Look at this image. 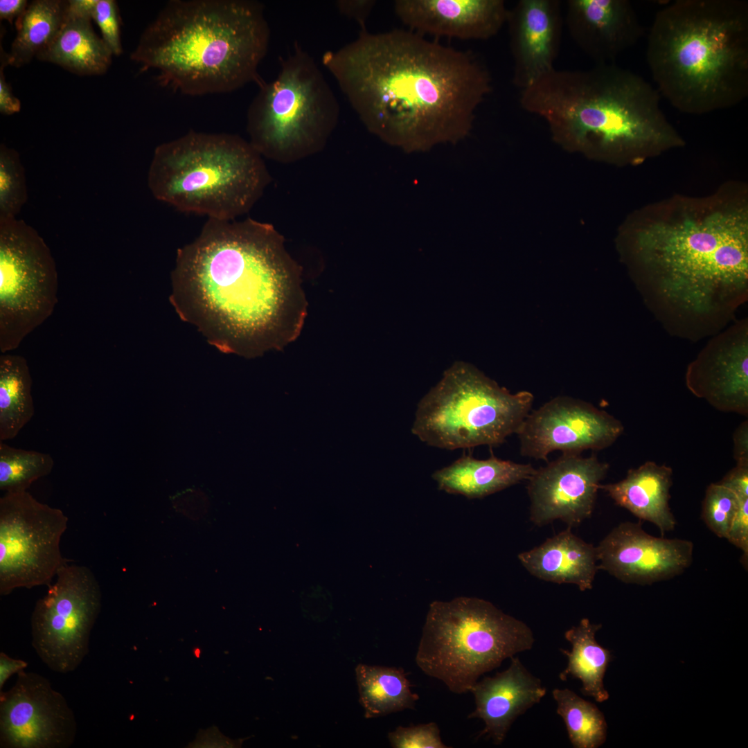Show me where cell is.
<instances>
[{
	"label": "cell",
	"instance_id": "1",
	"mask_svg": "<svg viewBox=\"0 0 748 748\" xmlns=\"http://www.w3.org/2000/svg\"><path fill=\"white\" fill-rule=\"evenodd\" d=\"M301 275L271 224L208 218L177 250L170 301L221 351L255 355L300 334L307 305Z\"/></svg>",
	"mask_w": 748,
	"mask_h": 748
},
{
	"label": "cell",
	"instance_id": "2",
	"mask_svg": "<svg viewBox=\"0 0 748 748\" xmlns=\"http://www.w3.org/2000/svg\"><path fill=\"white\" fill-rule=\"evenodd\" d=\"M322 62L366 129L406 152L465 139L492 89L488 70L472 53L410 30L362 28Z\"/></svg>",
	"mask_w": 748,
	"mask_h": 748
},
{
	"label": "cell",
	"instance_id": "3",
	"mask_svg": "<svg viewBox=\"0 0 748 748\" xmlns=\"http://www.w3.org/2000/svg\"><path fill=\"white\" fill-rule=\"evenodd\" d=\"M632 256L636 289L672 335L693 341L713 336L747 301L745 209L652 223L636 233Z\"/></svg>",
	"mask_w": 748,
	"mask_h": 748
},
{
	"label": "cell",
	"instance_id": "4",
	"mask_svg": "<svg viewBox=\"0 0 748 748\" xmlns=\"http://www.w3.org/2000/svg\"><path fill=\"white\" fill-rule=\"evenodd\" d=\"M270 29L252 0H171L141 34L130 59L158 71L164 87L188 96L260 84Z\"/></svg>",
	"mask_w": 748,
	"mask_h": 748
},
{
	"label": "cell",
	"instance_id": "5",
	"mask_svg": "<svg viewBox=\"0 0 748 748\" xmlns=\"http://www.w3.org/2000/svg\"><path fill=\"white\" fill-rule=\"evenodd\" d=\"M659 92L614 63L553 69L522 90V109L544 118L566 148L603 157H643L683 141L668 122Z\"/></svg>",
	"mask_w": 748,
	"mask_h": 748
},
{
	"label": "cell",
	"instance_id": "6",
	"mask_svg": "<svg viewBox=\"0 0 748 748\" xmlns=\"http://www.w3.org/2000/svg\"><path fill=\"white\" fill-rule=\"evenodd\" d=\"M646 60L660 92L676 109L701 114L748 95V4L677 0L655 15Z\"/></svg>",
	"mask_w": 748,
	"mask_h": 748
},
{
	"label": "cell",
	"instance_id": "7",
	"mask_svg": "<svg viewBox=\"0 0 748 748\" xmlns=\"http://www.w3.org/2000/svg\"><path fill=\"white\" fill-rule=\"evenodd\" d=\"M270 181L263 157L249 141L194 130L159 145L148 173L157 200L181 212L225 220L248 213Z\"/></svg>",
	"mask_w": 748,
	"mask_h": 748
},
{
	"label": "cell",
	"instance_id": "8",
	"mask_svg": "<svg viewBox=\"0 0 748 748\" xmlns=\"http://www.w3.org/2000/svg\"><path fill=\"white\" fill-rule=\"evenodd\" d=\"M531 628L492 603L459 596L429 606L416 663L427 675L462 694L504 660L531 650Z\"/></svg>",
	"mask_w": 748,
	"mask_h": 748
},
{
	"label": "cell",
	"instance_id": "9",
	"mask_svg": "<svg viewBox=\"0 0 748 748\" xmlns=\"http://www.w3.org/2000/svg\"><path fill=\"white\" fill-rule=\"evenodd\" d=\"M259 87L248 108L247 132L263 158L290 163L324 149L337 125L339 105L310 54L296 46L276 78Z\"/></svg>",
	"mask_w": 748,
	"mask_h": 748
},
{
	"label": "cell",
	"instance_id": "10",
	"mask_svg": "<svg viewBox=\"0 0 748 748\" xmlns=\"http://www.w3.org/2000/svg\"><path fill=\"white\" fill-rule=\"evenodd\" d=\"M533 395L511 393L476 367L456 362L417 405L411 432L441 449L498 445L518 431Z\"/></svg>",
	"mask_w": 748,
	"mask_h": 748
},
{
	"label": "cell",
	"instance_id": "11",
	"mask_svg": "<svg viewBox=\"0 0 748 748\" xmlns=\"http://www.w3.org/2000/svg\"><path fill=\"white\" fill-rule=\"evenodd\" d=\"M55 260L43 238L16 218L0 219V350L17 349L58 301Z\"/></svg>",
	"mask_w": 748,
	"mask_h": 748
},
{
	"label": "cell",
	"instance_id": "12",
	"mask_svg": "<svg viewBox=\"0 0 748 748\" xmlns=\"http://www.w3.org/2000/svg\"><path fill=\"white\" fill-rule=\"evenodd\" d=\"M101 607L100 586L91 570L62 565L30 617L32 646L48 668L66 674L79 667Z\"/></svg>",
	"mask_w": 748,
	"mask_h": 748
},
{
	"label": "cell",
	"instance_id": "13",
	"mask_svg": "<svg viewBox=\"0 0 748 748\" xmlns=\"http://www.w3.org/2000/svg\"><path fill=\"white\" fill-rule=\"evenodd\" d=\"M68 517L28 491L0 498V594L49 586L69 562L60 551Z\"/></svg>",
	"mask_w": 748,
	"mask_h": 748
},
{
	"label": "cell",
	"instance_id": "14",
	"mask_svg": "<svg viewBox=\"0 0 748 748\" xmlns=\"http://www.w3.org/2000/svg\"><path fill=\"white\" fill-rule=\"evenodd\" d=\"M77 729L73 711L43 675L23 670L0 691L1 748H68Z\"/></svg>",
	"mask_w": 748,
	"mask_h": 748
},
{
	"label": "cell",
	"instance_id": "15",
	"mask_svg": "<svg viewBox=\"0 0 748 748\" xmlns=\"http://www.w3.org/2000/svg\"><path fill=\"white\" fill-rule=\"evenodd\" d=\"M622 423L587 402L555 398L531 411L517 434L522 456L547 461L556 450L580 454L612 445L623 432Z\"/></svg>",
	"mask_w": 748,
	"mask_h": 748
},
{
	"label": "cell",
	"instance_id": "16",
	"mask_svg": "<svg viewBox=\"0 0 748 748\" xmlns=\"http://www.w3.org/2000/svg\"><path fill=\"white\" fill-rule=\"evenodd\" d=\"M609 470L607 463L592 455L562 454L530 477L528 493L530 518L543 526L555 519L577 526L594 510L601 481Z\"/></svg>",
	"mask_w": 748,
	"mask_h": 748
},
{
	"label": "cell",
	"instance_id": "17",
	"mask_svg": "<svg viewBox=\"0 0 748 748\" xmlns=\"http://www.w3.org/2000/svg\"><path fill=\"white\" fill-rule=\"evenodd\" d=\"M598 569L630 584L650 585L683 573L693 557V544L684 539L658 537L640 523L614 528L596 547Z\"/></svg>",
	"mask_w": 748,
	"mask_h": 748
},
{
	"label": "cell",
	"instance_id": "18",
	"mask_svg": "<svg viewBox=\"0 0 748 748\" xmlns=\"http://www.w3.org/2000/svg\"><path fill=\"white\" fill-rule=\"evenodd\" d=\"M688 389L718 411L748 415V321L712 336L685 374Z\"/></svg>",
	"mask_w": 748,
	"mask_h": 748
},
{
	"label": "cell",
	"instance_id": "19",
	"mask_svg": "<svg viewBox=\"0 0 748 748\" xmlns=\"http://www.w3.org/2000/svg\"><path fill=\"white\" fill-rule=\"evenodd\" d=\"M560 0H519L508 10L513 84L523 90L554 69L564 15Z\"/></svg>",
	"mask_w": 748,
	"mask_h": 748
},
{
	"label": "cell",
	"instance_id": "20",
	"mask_svg": "<svg viewBox=\"0 0 748 748\" xmlns=\"http://www.w3.org/2000/svg\"><path fill=\"white\" fill-rule=\"evenodd\" d=\"M564 24L574 43L598 64L614 63L643 28L627 0H567Z\"/></svg>",
	"mask_w": 748,
	"mask_h": 748
},
{
	"label": "cell",
	"instance_id": "21",
	"mask_svg": "<svg viewBox=\"0 0 748 748\" xmlns=\"http://www.w3.org/2000/svg\"><path fill=\"white\" fill-rule=\"evenodd\" d=\"M503 0H398L400 20L420 35L461 39H488L506 22Z\"/></svg>",
	"mask_w": 748,
	"mask_h": 748
},
{
	"label": "cell",
	"instance_id": "22",
	"mask_svg": "<svg viewBox=\"0 0 748 748\" xmlns=\"http://www.w3.org/2000/svg\"><path fill=\"white\" fill-rule=\"evenodd\" d=\"M508 668L493 677L477 681L470 688L475 709L468 718L485 723L479 736H487L501 745L517 717L539 703L546 693L541 680L532 675L516 657Z\"/></svg>",
	"mask_w": 748,
	"mask_h": 748
},
{
	"label": "cell",
	"instance_id": "23",
	"mask_svg": "<svg viewBox=\"0 0 748 748\" xmlns=\"http://www.w3.org/2000/svg\"><path fill=\"white\" fill-rule=\"evenodd\" d=\"M570 526L541 545L521 553L518 559L533 576L558 584L591 589L598 569L596 547L571 531Z\"/></svg>",
	"mask_w": 748,
	"mask_h": 748
},
{
	"label": "cell",
	"instance_id": "24",
	"mask_svg": "<svg viewBox=\"0 0 748 748\" xmlns=\"http://www.w3.org/2000/svg\"><path fill=\"white\" fill-rule=\"evenodd\" d=\"M672 485V468L648 461L628 470L620 481L600 484V489L618 506L639 519L654 524L664 535L677 524L669 505Z\"/></svg>",
	"mask_w": 748,
	"mask_h": 748
},
{
	"label": "cell",
	"instance_id": "25",
	"mask_svg": "<svg viewBox=\"0 0 748 748\" xmlns=\"http://www.w3.org/2000/svg\"><path fill=\"white\" fill-rule=\"evenodd\" d=\"M91 16L78 10L69 1L65 21L51 45L37 59L57 64L79 75L104 74L112 53L91 25Z\"/></svg>",
	"mask_w": 748,
	"mask_h": 748
},
{
	"label": "cell",
	"instance_id": "26",
	"mask_svg": "<svg viewBox=\"0 0 748 748\" xmlns=\"http://www.w3.org/2000/svg\"><path fill=\"white\" fill-rule=\"evenodd\" d=\"M535 471L531 464L502 460L494 455L487 459L463 455L449 465L434 472L431 477L439 490L476 499L528 480Z\"/></svg>",
	"mask_w": 748,
	"mask_h": 748
},
{
	"label": "cell",
	"instance_id": "27",
	"mask_svg": "<svg viewBox=\"0 0 748 748\" xmlns=\"http://www.w3.org/2000/svg\"><path fill=\"white\" fill-rule=\"evenodd\" d=\"M601 627V624L591 623L585 618L578 625L565 632L564 637L571 643V649L560 650L567 657L568 663L559 675L562 681L569 677L580 679L582 694L593 697L598 702L609 699L603 679L612 659L610 651L596 640V634Z\"/></svg>",
	"mask_w": 748,
	"mask_h": 748
},
{
	"label": "cell",
	"instance_id": "28",
	"mask_svg": "<svg viewBox=\"0 0 748 748\" xmlns=\"http://www.w3.org/2000/svg\"><path fill=\"white\" fill-rule=\"evenodd\" d=\"M355 676L366 718L415 709L419 696L412 693L403 668L359 664Z\"/></svg>",
	"mask_w": 748,
	"mask_h": 748
},
{
	"label": "cell",
	"instance_id": "29",
	"mask_svg": "<svg viewBox=\"0 0 748 748\" xmlns=\"http://www.w3.org/2000/svg\"><path fill=\"white\" fill-rule=\"evenodd\" d=\"M68 8L69 1L35 0L29 3L15 22L17 33L8 53V65L20 67L46 49L62 28Z\"/></svg>",
	"mask_w": 748,
	"mask_h": 748
},
{
	"label": "cell",
	"instance_id": "30",
	"mask_svg": "<svg viewBox=\"0 0 748 748\" xmlns=\"http://www.w3.org/2000/svg\"><path fill=\"white\" fill-rule=\"evenodd\" d=\"M32 377L21 355L0 356V441L15 438L32 419Z\"/></svg>",
	"mask_w": 748,
	"mask_h": 748
},
{
	"label": "cell",
	"instance_id": "31",
	"mask_svg": "<svg viewBox=\"0 0 748 748\" xmlns=\"http://www.w3.org/2000/svg\"><path fill=\"white\" fill-rule=\"evenodd\" d=\"M552 695L573 747L597 748L605 742L607 722L594 704L569 688H555Z\"/></svg>",
	"mask_w": 748,
	"mask_h": 748
},
{
	"label": "cell",
	"instance_id": "32",
	"mask_svg": "<svg viewBox=\"0 0 748 748\" xmlns=\"http://www.w3.org/2000/svg\"><path fill=\"white\" fill-rule=\"evenodd\" d=\"M54 460L47 453L11 447L0 441V490L27 491L33 483L48 475Z\"/></svg>",
	"mask_w": 748,
	"mask_h": 748
},
{
	"label": "cell",
	"instance_id": "33",
	"mask_svg": "<svg viewBox=\"0 0 748 748\" xmlns=\"http://www.w3.org/2000/svg\"><path fill=\"white\" fill-rule=\"evenodd\" d=\"M24 167L18 152L0 146V219L15 218L26 202Z\"/></svg>",
	"mask_w": 748,
	"mask_h": 748
},
{
	"label": "cell",
	"instance_id": "34",
	"mask_svg": "<svg viewBox=\"0 0 748 748\" xmlns=\"http://www.w3.org/2000/svg\"><path fill=\"white\" fill-rule=\"evenodd\" d=\"M741 500L733 491L718 482L707 487L702 502V518L719 537L727 538Z\"/></svg>",
	"mask_w": 748,
	"mask_h": 748
},
{
	"label": "cell",
	"instance_id": "35",
	"mask_svg": "<svg viewBox=\"0 0 748 748\" xmlns=\"http://www.w3.org/2000/svg\"><path fill=\"white\" fill-rule=\"evenodd\" d=\"M388 739L393 748H448L440 736V729L435 722L420 724L410 727H398L388 733Z\"/></svg>",
	"mask_w": 748,
	"mask_h": 748
},
{
	"label": "cell",
	"instance_id": "36",
	"mask_svg": "<svg viewBox=\"0 0 748 748\" xmlns=\"http://www.w3.org/2000/svg\"><path fill=\"white\" fill-rule=\"evenodd\" d=\"M91 17L98 26L102 38L113 55H121V16L117 3L114 0H96Z\"/></svg>",
	"mask_w": 748,
	"mask_h": 748
},
{
	"label": "cell",
	"instance_id": "37",
	"mask_svg": "<svg viewBox=\"0 0 748 748\" xmlns=\"http://www.w3.org/2000/svg\"><path fill=\"white\" fill-rule=\"evenodd\" d=\"M726 539L742 551L743 564L744 566L747 565L748 498L740 501L739 508L729 526Z\"/></svg>",
	"mask_w": 748,
	"mask_h": 748
},
{
	"label": "cell",
	"instance_id": "38",
	"mask_svg": "<svg viewBox=\"0 0 748 748\" xmlns=\"http://www.w3.org/2000/svg\"><path fill=\"white\" fill-rule=\"evenodd\" d=\"M0 66V112L4 115H11L20 111L21 103L12 93L9 84L6 82L4 68L8 65V53L1 47Z\"/></svg>",
	"mask_w": 748,
	"mask_h": 748
},
{
	"label": "cell",
	"instance_id": "39",
	"mask_svg": "<svg viewBox=\"0 0 748 748\" xmlns=\"http://www.w3.org/2000/svg\"><path fill=\"white\" fill-rule=\"evenodd\" d=\"M376 1L373 0H339L336 1L338 11L344 16L356 21L362 28Z\"/></svg>",
	"mask_w": 748,
	"mask_h": 748
},
{
	"label": "cell",
	"instance_id": "40",
	"mask_svg": "<svg viewBox=\"0 0 748 748\" xmlns=\"http://www.w3.org/2000/svg\"><path fill=\"white\" fill-rule=\"evenodd\" d=\"M741 499L748 498V464L736 463L719 482Z\"/></svg>",
	"mask_w": 748,
	"mask_h": 748
},
{
	"label": "cell",
	"instance_id": "41",
	"mask_svg": "<svg viewBox=\"0 0 748 748\" xmlns=\"http://www.w3.org/2000/svg\"><path fill=\"white\" fill-rule=\"evenodd\" d=\"M733 457L736 463L748 464V422H742L733 433Z\"/></svg>",
	"mask_w": 748,
	"mask_h": 748
},
{
	"label": "cell",
	"instance_id": "42",
	"mask_svg": "<svg viewBox=\"0 0 748 748\" xmlns=\"http://www.w3.org/2000/svg\"><path fill=\"white\" fill-rule=\"evenodd\" d=\"M28 663L21 659H13L3 652H0V691L7 680L14 674L25 670Z\"/></svg>",
	"mask_w": 748,
	"mask_h": 748
},
{
	"label": "cell",
	"instance_id": "43",
	"mask_svg": "<svg viewBox=\"0 0 748 748\" xmlns=\"http://www.w3.org/2000/svg\"><path fill=\"white\" fill-rule=\"evenodd\" d=\"M28 3L26 0H1L0 19L10 24L15 22L24 15Z\"/></svg>",
	"mask_w": 748,
	"mask_h": 748
},
{
	"label": "cell",
	"instance_id": "44",
	"mask_svg": "<svg viewBox=\"0 0 748 748\" xmlns=\"http://www.w3.org/2000/svg\"><path fill=\"white\" fill-rule=\"evenodd\" d=\"M193 653L195 656V657L199 658V657H200V655L202 654V650H201V649L199 648L196 647V648H193Z\"/></svg>",
	"mask_w": 748,
	"mask_h": 748
}]
</instances>
